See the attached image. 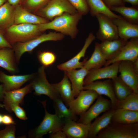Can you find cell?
Instances as JSON below:
<instances>
[{
    "instance_id": "obj_1",
    "label": "cell",
    "mask_w": 138,
    "mask_h": 138,
    "mask_svg": "<svg viewBox=\"0 0 138 138\" xmlns=\"http://www.w3.org/2000/svg\"><path fill=\"white\" fill-rule=\"evenodd\" d=\"M82 16L78 13L74 14L64 13L47 22L38 24L39 28L43 32L52 30L74 39L78 33L77 25Z\"/></svg>"
},
{
    "instance_id": "obj_2",
    "label": "cell",
    "mask_w": 138,
    "mask_h": 138,
    "mask_svg": "<svg viewBox=\"0 0 138 138\" xmlns=\"http://www.w3.org/2000/svg\"><path fill=\"white\" fill-rule=\"evenodd\" d=\"M3 31L5 39L12 45L28 41L44 33L39 29L38 24L26 23L14 24Z\"/></svg>"
},
{
    "instance_id": "obj_3",
    "label": "cell",
    "mask_w": 138,
    "mask_h": 138,
    "mask_svg": "<svg viewBox=\"0 0 138 138\" xmlns=\"http://www.w3.org/2000/svg\"><path fill=\"white\" fill-rule=\"evenodd\" d=\"M64 35L56 32L43 33L38 37L25 42L16 43L12 46L15 53L16 61L19 63L23 54L31 52L41 43L49 41H58L63 40Z\"/></svg>"
},
{
    "instance_id": "obj_4",
    "label": "cell",
    "mask_w": 138,
    "mask_h": 138,
    "mask_svg": "<svg viewBox=\"0 0 138 138\" xmlns=\"http://www.w3.org/2000/svg\"><path fill=\"white\" fill-rule=\"evenodd\" d=\"M43 105L45 112V116L39 125L30 131V137L41 138L48 133H51L62 129L64 124V118L59 117L55 114L48 113L46 109V100L39 101Z\"/></svg>"
},
{
    "instance_id": "obj_5",
    "label": "cell",
    "mask_w": 138,
    "mask_h": 138,
    "mask_svg": "<svg viewBox=\"0 0 138 138\" xmlns=\"http://www.w3.org/2000/svg\"><path fill=\"white\" fill-rule=\"evenodd\" d=\"M97 138H138V123L129 124L111 122L98 134Z\"/></svg>"
},
{
    "instance_id": "obj_6",
    "label": "cell",
    "mask_w": 138,
    "mask_h": 138,
    "mask_svg": "<svg viewBox=\"0 0 138 138\" xmlns=\"http://www.w3.org/2000/svg\"><path fill=\"white\" fill-rule=\"evenodd\" d=\"M45 68V67L42 65L39 67L36 73H34L30 83L35 95H45L53 100L60 96L52 84H50L48 81Z\"/></svg>"
},
{
    "instance_id": "obj_7",
    "label": "cell",
    "mask_w": 138,
    "mask_h": 138,
    "mask_svg": "<svg viewBox=\"0 0 138 138\" xmlns=\"http://www.w3.org/2000/svg\"><path fill=\"white\" fill-rule=\"evenodd\" d=\"M65 13L74 14L77 12L68 0H50L35 14L50 21Z\"/></svg>"
},
{
    "instance_id": "obj_8",
    "label": "cell",
    "mask_w": 138,
    "mask_h": 138,
    "mask_svg": "<svg viewBox=\"0 0 138 138\" xmlns=\"http://www.w3.org/2000/svg\"><path fill=\"white\" fill-rule=\"evenodd\" d=\"M99 95L93 90H83L76 98L70 102L68 107L75 114L80 116L89 108Z\"/></svg>"
},
{
    "instance_id": "obj_9",
    "label": "cell",
    "mask_w": 138,
    "mask_h": 138,
    "mask_svg": "<svg viewBox=\"0 0 138 138\" xmlns=\"http://www.w3.org/2000/svg\"><path fill=\"white\" fill-rule=\"evenodd\" d=\"M95 17L99 24L96 37L101 41L117 39L118 36L117 28L112 20L107 16L98 14Z\"/></svg>"
},
{
    "instance_id": "obj_10",
    "label": "cell",
    "mask_w": 138,
    "mask_h": 138,
    "mask_svg": "<svg viewBox=\"0 0 138 138\" xmlns=\"http://www.w3.org/2000/svg\"><path fill=\"white\" fill-rule=\"evenodd\" d=\"M112 106L110 100L99 95L95 103L84 113L80 116L77 122L88 124L101 113L109 110Z\"/></svg>"
},
{
    "instance_id": "obj_11",
    "label": "cell",
    "mask_w": 138,
    "mask_h": 138,
    "mask_svg": "<svg viewBox=\"0 0 138 138\" xmlns=\"http://www.w3.org/2000/svg\"><path fill=\"white\" fill-rule=\"evenodd\" d=\"M120 62L112 63L103 67L89 71L84 81V86L94 81L105 79H111L117 76Z\"/></svg>"
},
{
    "instance_id": "obj_12",
    "label": "cell",
    "mask_w": 138,
    "mask_h": 138,
    "mask_svg": "<svg viewBox=\"0 0 138 138\" xmlns=\"http://www.w3.org/2000/svg\"><path fill=\"white\" fill-rule=\"evenodd\" d=\"M118 72L122 80L132 89L134 93L138 94V73L134 70L132 62L120 61Z\"/></svg>"
},
{
    "instance_id": "obj_13",
    "label": "cell",
    "mask_w": 138,
    "mask_h": 138,
    "mask_svg": "<svg viewBox=\"0 0 138 138\" xmlns=\"http://www.w3.org/2000/svg\"><path fill=\"white\" fill-rule=\"evenodd\" d=\"M138 58V37L128 41L117 55L112 59L107 61L105 66L122 61L133 62Z\"/></svg>"
},
{
    "instance_id": "obj_14",
    "label": "cell",
    "mask_w": 138,
    "mask_h": 138,
    "mask_svg": "<svg viewBox=\"0 0 138 138\" xmlns=\"http://www.w3.org/2000/svg\"><path fill=\"white\" fill-rule=\"evenodd\" d=\"M95 36L92 32H90L86 38L84 44L80 51L74 56L69 60L58 65L57 68L64 71L80 68L83 66L84 62L87 58L80 62V59L85 56L86 51L93 42L95 39Z\"/></svg>"
},
{
    "instance_id": "obj_15",
    "label": "cell",
    "mask_w": 138,
    "mask_h": 138,
    "mask_svg": "<svg viewBox=\"0 0 138 138\" xmlns=\"http://www.w3.org/2000/svg\"><path fill=\"white\" fill-rule=\"evenodd\" d=\"M83 90H93L99 95H104L108 97L114 108L118 100L116 97L111 79L103 81L96 80L84 86Z\"/></svg>"
},
{
    "instance_id": "obj_16",
    "label": "cell",
    "mask_w": 138,
    "mask_h": 138,
    "mask_svg": "<svg viewBox=\"0 0 138 138\" xmlns=\"http://www.w3.org/2000/svg\"><path fill=\"white\" fill-rule=\"evenodd\" d=\"M90 124H85L69 119L64 118L62 130L67 138H86L88 137Z\"/></svg>"
},
{
    "instance_id": "obj_17",
    "label": "cell",
    "mask_w": 138,
    "mask_h": 138,
    "mask_svg": "<svg viewBox=\"0 0 138 138\" xmlns=\"http://www.w3.org/2000/svg\"><path fill=\"white\" fill-rule=\"evenodd\" d=\"M34 73L22 75H9L0 71V82L2 83L4 91L19 88L24 84L31 80Z\"/></svg>"
},
{
    "instance_id": "obj_18",
    "label": "cell",
    "mask_w": 138,
    "mask_h": 138,
    "mask_svg": "<svg viewBox=\"0 0 138 138\" xmlns=\"http://www.w3.org/2000/svg\"><path fill=\"white\" fill-rule=\"evenodd\" d=\"M14 24L25 23L40 24L49 21L44 18L30 12L20 5L14 6Z\"/></svg>"
},
{
    "instance_id": "obj_19",
    "label": "cell",
    "mask_w": 138,
    "mask_h": 138,
    "mask_svg": "<svg viewBox=\"0 0 138 138\" xmlns=\"http://www.w3.org/2000/svg\"><path fill=\"white\" fill-rule=\"evenodd\" d=\"M116 26L119 37L126 41L138 37V24L131 23L120 17L112 20Z\"/></svg>"
},
{
    "instance_id": "obj_20",
    "label": "cell",
    "mask_w": 138,
    "mask_h": 138,
    "mask_svg": "<svg viewBox=\"0 0 138 138\" xmlns=\"http://www.w3.org/2000/svg\"><path fill=\"white\" fill-rule=\"evenodd\" d=\"M89 71L84 66L79 69L64 71L71 82L74 97H77L83 90L84 80Z\"/></svg>"
},
{
    "instance_id": "obj_21",
    "label": "cell",
    "mask_w": 138,
    "mask_h": 138,
    "mask_svg": "<svg viewBox=\"0 0 138 138\" xmlns=\"http://www.w3.org/2000/svg\"><path fill=\"white\" fill-rule=\"evenodd\" d=\"M128 41L119 38L113 40L102 41L99 43V48L107 61L110 60L118 55Z\"/></svg>"
},
{
    "instance_id": "obj_22",
    "label": "cell",
    "mask_w": 138,
    "mask_h": 138,
    "mask_svg": "<svg viewBox=\"0 0 138 138\" xmlns=\"http://www.w3.org/2000/svg\"><path fill=\"white\" fill-rule=\"evenodd\" d=\"M32 87L30 83L24 87L10 91H4L3 98L4 107L6 110L13 104H22L25 96L30 91Z\"/></svg>"
},
{
    "instance_id": "obj_23",
    "label": "cell",
    "mask_w": 138,
    "mask_h": 138,
    "mask_svg": "<svg viewBox=\"0 0 138 138\" xmlns=\"http://www.w3.org/2000/svg\"><path fill=\"white\" fill-rule=\"evenodd\" d=\"M114 110L113 109L109 110L95 119L94 122L90 124L88 137L96 138L99 133L111 123Z\"/></svg>"
},
{
    "instance_id": "obj_24",
    "label": "cell",
    "mask_w": 138,
    "mask_h": 138,
    "mask_svg": "<svg viewBox=\"0 0 138 138\" xmlns=\"http://www.w3.org/2000/svg\"><path fill=\"white\" fill-rule=\"evenodd\" d=\"M17 63L13 48H0V67L14 74L18 71Z\"/></svg>"
},
{
    "instance_id": "obj_25",
    "label": "cell",
    "mask_w": 138,
    "mask_h": 138,
    "mask_svg": "<svg viewBox=\"0 0 138 138\" xmlns=\"http://www.w3.org/2000/svg\"><path fill=\"white\" fill-rule=\"evenodd\" d=\"M52 86L60 95L62 100L67 107L74 99L71 82L64 73L62 80L59 82L52 84Z\"/></svg>"
},
{
    "instance_id": "obj_26",
    "label": "cell",
    "mask_w": 138,
    "mask_h": 138,
    "mask_svg": "<svg viewBox=\"0 0 138 138\" xmlns=\"http://www.w3.org/2000/svg\"><path fill=\"white\" fill-rule=\"evenodd\" d=\"M86 0L89 12L92 17H95L98 14H102L107 16L112 20L121 16L113 12L103 0Z\"/></svg>"
},
{
    "instance_id": "obj_27",
    "label": "cell",
    "mask_w": 138,
    "mask_h": 138,
    "mask_svg": "<svg viewBox=\"0 0 138 138\" xmlns=\"http://www.w3.org/2000/svg\"><path fill=\"white\" fill-rule=\"evenodd\" d=\"M111 122L124 124L138 123V111L116 109L112 117Z\"/></svg>"
},
{
    "instance_id": "obj_28",
    "label": "cell",
    "mask_w": 138,
    "mask_h": 138,
    "mask_svg": "<svg viewBox=\"0 0 138 138\" xmlns=\"http://www.w3.org/2000/svg\"><path fill=\"white\" fill-rule=\"evenodd\" d=\"M14 7L7 2L0 7V29L4 30L14 24Z\"/></svg>"
},
{
    "instance_id": "obj_29",
    "label": "cell",
    "mask_w": 138,
    "mask_h": 138,
    "mask_svg": "<svg viewBox=\"0 0 138 138\" xmlns=\"http://www.w3.org/2000/svg\"><path fill=\"white\" fill-rule=\"evenodd\" d=\"M99 44L98 42L95 43L94 49L92 55L84 63L83 66L89 71L105 66L107 61L99 49Z\"/></svg>"
},
{
    "instance_id": "obj_30",
    "label": "cell",
    "mask_w": 138,
    "mask_h": 138,
    "mask_svg": "<svg viewBox=\"0 0 138 138\" xmlns=\"http://www.w3.org/2000/svg\"><path fill=\"white\" fill-rule=\"evenodd\" d=\"M110 10L120 14L125 20L131 23L138 24V7L124 6L113 7Z\"/></svg>"
},
{
    "instance_id": "obj_31",
    "label": "cell",
    "mask_w": 138,
    "mask_h": 138,
    "mask_svg": "<svg viewBox=\"0 0 138 138\" xmlns=\"http://www.w3.org/2000/svg\"><path fill=\"white\" fill-rule=\"evenodd\" d=\"M53 105L55 114L62 118L69 119L74 121L78 120V117L69 108H68L60 97L53 100Z\"/></svg>"
},
{
    "instance_id": "obj_32",
    "label": "cell",
    "mask_w": 138,
    "mask_h": 138,
    "mask_svg": "<svg viewBox=\"0 0 138 138\" xmlns=\"http://www.w3.org/2000/svg\"><path fill=\"white\" fill-rule=\"evenodd\" d=\"M114 90L118 100H123L134 93L132 89L118 76L111 79Z\"/></svg>"
},
{
    "instance_id": "obj_33",
    "label": "cell",
    "mask_w": 138,
    "mask_h": 138,
    "mask_svg": "<svg viewBox=\"0 0 138 138\" xmlns=\"http://www.w3.org/2000/svg\"><path fill=\"white\" fill-rule=\"evenodd\" d=\"M114 108L138 111V94L133 93L123 100H118Z\"/></svg>"
},
{
    "instance_id": "obj_34",
    "label": "cell",
    "mask_w": 138,
    "mask_h": 138,
    "mask_svg": "<svg viewBox=\"0 0 138 138\" xmlns=\"http://www.w3.org/2000/svg\"><path fill=\"white\" fill-rule=\"evenodd\" d=\"M50 0H22L20 5L30 12L35 14Z\"/></svg>"
},
{
    "instance_id": "obj_35",
    "label": "cell",
    "mask_w": 138,
    "mask_h": 138,
    "mask_svg": "<svg viewBox=\"0 0 138 138\" xmlns=\"http://www.w3.org/2000/svg\"><path fill=\"white\" fill-rule=\"evenodd\" d=\"M38 60L42 66L45 67L52 65L56 60V56L53 52L44 51L39 52L38 55Z\"/></svg>"
},
{
    "instance_id": "obj_36",
    "label": "cell",
    "mask_w": 138,
    "mask_h": 138,
    "mask_svg": "<svg viewBox=\"0 0 138 138\" xmlns=\"http://www.w3.org/2000/svg\"><path fill=\"white\" fill-rule=\"evenodd\" d=\"M78 13L82 16L87 15L89 12L86 0H68Z\"/></svg>"
},
{
    "instance_id": "obj_37",
    "label": "cell",
    "mask_w": 138,
    "mask_h": 138,
    "mask_svg": "<svg viewBox=\"0 0 138 138\" xmlns=\"http://www.w3.org/2000/svg\"><path fill=\"white\" fill-rule=\"evenodd\" d=\"M6 110L10 112H13L16 116L20 119L24 120L27 119L25 110L19 106V105H12Z\"/></svg>"
},
{
    "instance_id": "obj_38",
    "label": "cell",
    "mask_w": 138,
    "mask_h": 138,
    "mask_svg": "<svg viewBox=\"0 0 138 138\" xmlns=\"http://www.w3.org/2000/svg\"><path fill=\"white\" fill-rule=\"evenodd\" d=\"M15 131L14 125H7L4 129L0 130V138H15Z\"/></svg>"
},
{
    "instance_id": "obj_39",
    "label": "cell",
    "mask_w": 138,
    "mask_h": 138,
    "mask_svg": "<svg viewBox=\"0 0 138 138\" xmlns=\"http://www.w3.org/2000/svg\"><path fill=\"white\" fill-rule=\"evenodd\" d=\"M108 6L110 8L112 7L125 5V3L122 0H103Z\"/></svg>"
},
{
    "instance_id": "obj_40",
    "label": "cell",
    "mask_w": 138,
    "mask_h": 138,
    "mask_svg": "<svg viewBox=\"0 0 138 138\" xmlns=\"http://www.w3.org/2000/svg\"><path fill=\"white\" fill-rule=\"evenodd\" d=\"M13 48V47L5 39L3 30L0 29V48Z\"/></svg>"
},
{
    "instance_id": "obj_41",
    "label": "cell",
    "mask_w": 138,
    "mask_h": 138,
    "mask_svg": "<svg viewBox=\"0 0 138 138\" xmlns=\"http://www.w3.org/2000/svg\"><path fill=\"white\" fill-rule=\"evenodd\" d=\"M3 124L7 125L16 124V123L13 117L7 114H4L3 116Z\"/></svg>"
},
{
    "instance_id": "obj_42",
    "label": "cell",
    "mask_w": 138,
    "mask_h": 138,
    "mask_svg": "<svg viewBox=\"0 0 138 138\" xmlns=\"http://www.w3.org/2000/svg\"><path fill=\"white\" fill-rule=\"evenodd\" d=\"M49 137L51 138H66L67 137L62 130H59L50 133Z\"/></svg>"
},
{
    "instance_id": "obj_43",
    "label": "cell",
    "mask_w": 138,
    "mask_h": 138,
    "mask_svg": "<svg viewBox=\"0 0 138 138\" xmlns=\"http://www.w3.org/2000/svg\"><path fill=\"white\" fill-rule=\"evenodd\" d=\"M22 0H7V2L10 5L15 6L20 5Z\"/></svg>"
},
{
    "instance_id": "obj_44",
    "label": "cell",
    "mask_w": 138,
    "mask_h": 138,
    "mask_svg": "<svg viewBox=\"0 0 138 138\" xmlns=\"http://www.w3.org/2000/svg\"><path fill=\"white\" fill-rule=\"evenodd\" d=\"M125 3L128 2L131 4L133 6L138 7V0H122Z\"/></svg>"
},
{
    "instance_id": "obj_45",
    "label": "cell",
    "mask_w": 138,
    "mask_h": 138,
    "mask_svg": "<svg viewBox=\"0 0 138 138\" xmlns=\"http://www.w3.org/2000/svg\"><path fill=\"white\" fill-rule=\"evenodd\" d=\"M132 62L133 67L134 70L138 73V58Z\"/></svg>"
},
{
    "instance_id": "obj_46",
    "label": "cell",
    "mask_w": 138,
    "mask_h": 138,
    "mask_svg": "<svg viewBox=\"0 0 138 138\" xmlns=\"http://www.w3.org/2000/svg\"><path fill=\"white\" fill-rule=\"evenodd\" d=\"M4 90L2 84L0 85V101L3 100Z\"/></svg>"
},
{
    "instance_id": "obj_47",
    "label": "cell",
    "mask_w": 138,
    "mask_h": 138,
    "mask_svg": "<svg viewBox=\"0 0 138 138\" xmlns=\"http://www.w3.org/2000/svg\"><path fill=\"white\" fill-rule=\"evenodd\" d=\"M7 2V0H0V7Z\"/></svg>"
},
{
    "instance_id": "obj_48",
    "label": "cell",
    "mask_w": 138,
    "mask_h": 138,
    "mask_svg": "<svg viewBox=\"0 0 138 138\" xmlns=\"http://www.w3.org/2000/svg\"><path fill=\"white\" fill-rule=\"evenodd\" d=\"M3 115L0 114V125L3 124L2 120H3Z\"/></svg>"
},
{
    "instance_id": "obj_49",
    "label": "cell",
    "mask_w": 138,
    "mask_h": 138,
    "mask_svg": "<svg viewBox=\"0 0 138 138\" xmlns=\"http://www.w3.org/2000/svg\"><path fill=\"white\" fill-rule=\"evenodd\" d=\"M5 106L4 104H2L0 103V108H4Z\"/></svg>"
}]
</instances>
